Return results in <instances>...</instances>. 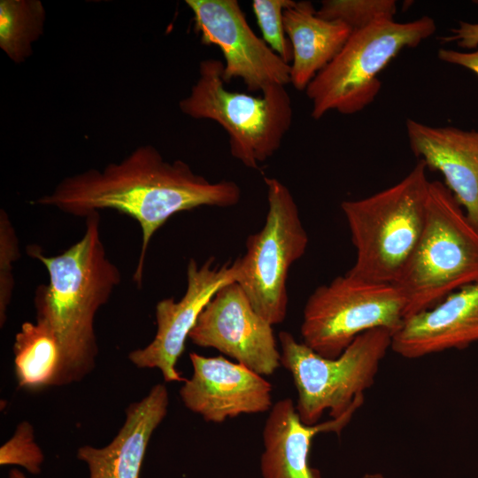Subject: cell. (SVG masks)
Instances as JSON below:
<instances>
[{"instance_id":"10","label":"cell","mask_w":478,"mask_h":478,"mask_svg":"<svg viewBox=\"0 0 478 478\" xmlns=\"http://www.w3.org/2000/svg\"><path fill=\"white\" fill-rule=\"evenodd\" d=\"M195 30L204 45L223 55V80L240 78L249 91L261 93L273 85L290 83V65L284 62L249 26L236 0H186Z\"/></svg>"},{"instance_id":"4","label":"cell","mask_w":478,"mask_h":478,"mask_svg":"<svg viewBox=\"0 0 478 478\" xmlns=\"http://www.w3.org/2000/svg\"><path fill=\"white\" fill-rule=\"evenodd\" d=\"M475 282L478 228L443 182L429 181L420 241L395 284L405 300V319Z\"/></svg>"},{"instance_id":"3","label":"cell","mask_w":478,"mask_h":478,"mask_svg":"<svg viewBox=\"0 0 478 478\" xmlns=\"http://www.w3.org/2000/svg\"><path fill=\"white\" fill-rule=\"evenodd\" d=\"M419 161L397 184L358 200L342 202L356 260L346 273L366 281L393 284L422 233L429 181Z\"/></svg>"},{"instance_id":"21","label":"cell","mask_w":478,"mask_h":478,"mask_svg":"<svg viewBox=\"0 0 478 478\" xmlns=\"http://www.w3.org/2000/svg\"><path fill=\"white\" fill-rule=\"evenodd\" d=\"M396 13L395 0H324L316 10L319 17L343 22L351 33L378 21L393 20Z\"/></svg>"},{"instance_id":"8","label":"cell","mask_w":478,"mask_h":478,"mask_svg":"<svg viewBox=\"0 0 478 478\" xmlns=\"http://www.w3.org/2000/svg\"><path fill=\"white\" fill-rule=\"evenodd\" d=\"M264 182L265 224L248 237L245 253L233 265L235 282L254 310L274 326L286 318L289 268L305 254L309 239L289 188L274 177H264Z\"/></svg>"},{"instance_id":"11","label":"cell","mask_w":478,"mask_h":478,"mask_svg":"<svg viewBox=\"0 0 478 478\" xmlns=\"http://www.w3.org/2000/svg\"><path fill=\"white\" fill-rule=\"evenodd\" d=\"M272 327L254 310L241 287L232 282L220 288L206 305L189 338L265 376L281 366Z\"/></svg>"},{"instance_id":"6","label":"cell","mask_w":478,"mask_h":478,"mask_svg":"<svg viewBox=\"0 0 478 478\" xmlns=\"http://www.w3.org/2000/svg\"><path fill=\"white\" fill-rule=\"evenodd\" d=\"M278 337L281 365L290 373L297 391L299 418L315 425L326 411L336 419L363 405L364 391L374 384L391 347L392 333L384 328L365 332L335 358L320 356L288 331Z\"/></svg>"},{"instance_id":"22","label":"cell","mask_w":478,"mask_h":478,"mask_svg":"<svg viewBox=\"0 0 478 478\" xmlns=\"http://www.w3.org/2000/svg\"><path fill=\"white\" fill-rule=\"evenodd\" d=\"M293 0H253L251 6L264 42L286 63L293 59L290 42L286 35L283 12Z\"/></svg>"},{"instance_id":"2","label":"cell","mask_w":478,"mask_h":478,"mask_svg":"<svg viewBox=\"0 0 478 478\" xmlns=\"http://www.w3.org/2000/svg\"><path fill=\"white\" fill-rule=\"evenodd\" d=\"M85 219L82 237L62 253L46 256L34 245L27 251L49 274V283L36 290L35 305L36 319L51 327L61 349L52 386L80 382L95 368L98 353L96 314L121 280L100 236L99 212Z\"/></svg>"},{"instance_id":"1","label":"cell","mask_w":478,"mask_h":478,"mask_svg":"<svg viewBox=\"0 0 478 478\" xmlns=\"http://www.w3.org/2000/svg\"><path fill=\"white\" fill-rule=\"evenodd\" d=\"M241 195L236 182L210 181L186 162L166 161L154 146L144 144L102 170L66 177L33 204L85 218L112 209L135 219L142 229V246L133 280L140 288L150 239L172 216L201 206H234Z\"/></svg>"},{"instance_id":"20","label":"cell","mask_w":478,"mask_h":478,"mask_svg":"<svg viewBox=\"0 0 478 478\" xmlns=\"http://www.w3.org/2000/svg\"><path fill=\"white\" fill-rule=\"evenodd\" d=\"M46 11L39 0L0 1V48L14 63L24 62L43 32Z\"/></svg>"},{"instance_id":"18","label":"cell","mask_w":478,"mask_h":478,"mask_svg":"<svg viewBox=\"0 0 478 478\" xmlns=\"http://www.w3.org/2000/svg\"><path fill=\"white\" fill-rule=\"evenodd\" d=\"M283 22L293 51L290 83L297 90H305L337 56L351 30L343 22L319 17L310 1L295 2L287 8Z\"/></svg>"},{"instance_id":"9","label":"cell","mask_w":478,"mask_h":478,"mask_svg":"<svg viewBox=\"0 0 478 478\" xmlns=\"http://www.w3.org/2000/svg\"><path fill=\"white\" fill-rule=\"evenodd\" d=\"M405 310V297L396 285L345 274L309 296L300 334L316 353L335 358L365 332L384 328L393 335L403 324Z\"/></svg>"},{"instance_id":"12","label":"cell","mask_w":478,"mask_h":478,"mask_svg":"<svg viewBox=\"0 0 478 478\" xmlns=\"http://www.w3.org/2000/svg\"><path fill=\"white\" fill-rule=\"evenodd\" d=\"M213 262L214 258H209L199 266L196 259L189 260L186 291L178 301L169 297L158 302L154 339L146 347L128 355L135 366L160 370L166 382H185L176 364L184 351L186 340L216 292L235 282L233 263L217 266Z\"/></svg>"},{"instance_id":"26","label":"cell","mask_w":478,"mask_h":478,"mask_svg":"<svg viewBox=\"0 0 478 478\" xmlns=\"http://www.w3.org/2000/svg\"><path fill=\"white\" fill-rule=\"evenodd\" d=\"M437 56L440 60L445 63L465 67L478 75V47L472 52L440 49Z\"/></svg>"},{"instance_id":"14","label":"cell","mask_w":478,"mask_h":478,"mask_svg":"<svg viewBox=\"0 0 478 478\" xmlns=\"http://www.w3.org/2000/svg\"><path fill=\"white\" fill-rule=\"evenodd\" d=\"M478 342V282L448 295L432 308L414 313L392 335L391 349L418 358Z\"/></svg>"},{"instance_id":"27","label":"cell","mask_w":478,"mask_h":478,"mask_svg":"<svg viewBox=\"0 0 478 478\" xmlns=\"http://www.w3.org/2000/svg\"><path fill=\"white\" fill-rule=\"evenodd\" d=\"M8 478H27V476L18 469H12L9 473Z\"/></svg>"},{"instance_id":"15","label":"cell","mask_w":478,"mask_h":478,"mask_svg":"<svg viewBox=\"0 0 478 478\" xmlns=\"http://www.w3.org/2000/svg\"><path fill=\"white\" fill-rule=\"evenodd\" d=\"M405 126L412 153L442 173L444 185L478 228V130L431 127L412 119Z\"/></svg>"},{"instance_id":"5","label":"cell","mask_w":478,"mask_h":478,"mask_svg":"<svg viewBox=\"0 0 478 478\" xmlns=\"http://www.w3.org/2000/svg\"><path fill=\"white\" fill-rule=\"evenodd\" d=\"M179 108L192 119L211 120L222 127L230 154L251 169L280 149L293 117L285 86L273 85L259 96L229 91L223 80V62L216 58L200 61L198 78Z\"/></svg>"},{"instance_id":"16","label":"cell","mask_w":478,"mask_h":478,"mask_svg":"<svg viewBox=\"0 0 478 478\" xmlns=\"http://www.w3.org/2000/svg\"><path fill=\"white\" fill-rule=\"evenodd\" d=\"M356 411L315 425H306L299 418L290 398L275 402L263 428V452L260 457L262 478H323L310 463L312 442L324 432L340 435Z\"/></svg>"},{"instance_id":"23","label":"cell","mask_w":478,"mask_h":478,"mask_svg":"<svg viewBox=\"0 0 478 478\" xmlns=\"http://www.w3.org/2000/svg\"><path fill=\"white\" fill-rule=\"evenodd\" d=\"M44 457L35 442L33 426L23 421L17 426L13 436L0 449L1 465H18L33 474L41 472Z\"/></svg>"},{"instance_id":"7","label":"cell","mask_w":478,"mask_h":478,"mask_svg":"<svg viewBox=\"0 0 478 478\" xmlns=\"http://www.w3.org/2000/svg\"><path fill=\"white\" fill-rule=\"evenodd\" d=\"M436 30L435 20L422 16L408 22L382 20L352 32L305 89L312 117L320 120L332 111L350 115L364 110L381 89L380 72L402 50L417 47Z\"/></svg>"},{"instance_id":"13","label":"cell","mask_w":478,"mask_h":478,"mask_svg":"<svg viewBox=\"0 0 478 478\" xmlns=\"http://www.w3.org/2000/svg\"><path fill=\"white\" fill-rule=\"evenodd\" d=\"M189 358L193 373L179 394L184 405L205 421L222 423L272 408V385L263 375L222 356L190 352Z\"/></svg>"},{"instance_id":"17","label":"cell","mask_w":478,"mask_h":478,"mask_svg":"<svg viewBox=\"0 0 478 478\" xmlns=\"http://www.w3.org/2000/svg\"><path fill=\"white\" fill-rule=\"evenodd\" d=\"M168 405L167 388L158 383L128 405L124 424L109 444L80 447L77 458L88 466L89 478H140L149 441L166 416Z\"/></svg>"},{"instance_id":"25","label":"cell","mask_w":478,"mask_h":478,"mask_svg":"<svg viewBox=\"0 0 478 478\" xmlns=\"http://www.w3.org/2000/svg\"><path fill=\"white\" fill-rule=\"evenodd\" d=\"M442 40L456 42L462 48L476 49L478 47V23L460 21L458 27L451 29V35Z\"/></svg>"},{"instance_id":"24","label":"cell","mask_w":478,"mask_h":478,"mask_svg":"<svg viewBox=\"0 0 478 478\" xmlns=\"http://www.w3.org/2000/svg\"><path fill=\"white\" fill-rule=\"evenodd\" d=\"M19 255V242L11 220L3 209L0 212V325L6 320V312L10 305L13 276L12 264Z\"/></svg>"},{"instance_id":"19","label":"cell","mask_w":478,"mask_h":478,"mask_svg":"<svg viewBox=\"0 0 478 478\" xmlns=\"http://www.w3.org/2000/svg\"><path fill=\"white\" fill-rule=\"evenodd\" d=\"M15 373L19 387L52 386L61 360V349L51 327L44 320L26 321L15 335Z\"/></svg>"}]
</instances>
